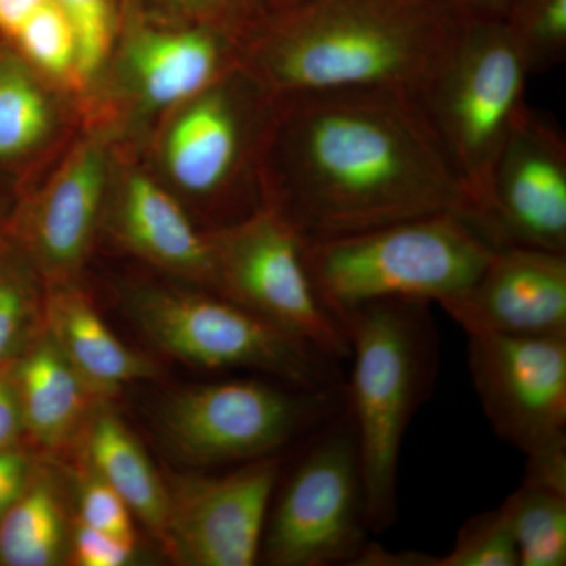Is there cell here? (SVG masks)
Returning a JSON list of instances; mask_svg holds the SVG:
<instances>
[{
  "label": "cell",
  "instance_id": "27",
  "mask_svg": "<svg viewBox=\"0 0 566 566\" xmlns=\"http://www.w3.org/2000/svg\"><path fill=\"white\" fill-rule=\"evenodd\" d=\"M69 17L77 40L76 73L88 80L106 59L112 43L111 0H54Z\"/></svg>",
  "mask_w": 566,
  "mask_h": 566
},
{
  "label": "cell",
  "instance_id": "22",
  "mask_svg": "<svg viewBox=\"0 0 566 566\" xmlns=\"http://www.w3.org/2000/svg\"><path fill=\"white\" fill-rule=\"evenodd\" d=\"M520 566L566 565V493L523 482L505 499Z\"/></svg>",
  "mask_w": 566,
  "mask_h": 566
},
{
  "label": "cell",
  "instance_id": "25",
  "mask_svg": "<svg viewBox=\"0 0 566 566\" xmlns=\"http://www.w3.org/2000/svg\"><path fill=\"white\" fill-rule=\"evenodd\" d=\"M434 566H520L504 506L469 520L458 532L450 553L436 557Z\"/></svg>",
  "mask_w": 566,
  "mask_h": 566
},
{
  "label": "cell",
  "instance_id": "15",
  "mask_svg": "<svg viewBox=\"0 0 566 566\" xmlns=\"http://www.w3.org/2000/svg\"><path fill=\"white\" fill-rule=\"evenodd\" d=\"M106 163L102 148L81 145L51 182L32 222L35 251L48 273L65 277L84 260L102 207Z\"/></svg>",
  "mask_w": 566,
  "mask_h": 566
},
{
  "label": "cell",
  "instance_id": "9",
  "mask_svg": "<svg viewBox=\"0 0 566 566\" xmlns=\"http://www.w3.org/2000/svg\"><path fill=\"white\" fill-rule=\"evenodd\" d=\"M468 353L488 420L527 457L524 482L566 493V337L475 334Z\"/></svg>",
  "mask_w": 566,
  "mask_h": 566
},
{
  "label": "cell",
  "instance_id": "21",
  "mask_svg": "<svg viewBox=\"0 0 566 566\" xmlns=\"http://www.w3.org/2000/svg\"><path fill=\"white\" fill-rule=\"evenodd\" d=\"M61 499L46 480H35L0 520V560L10 566L57 565L65 551Z\"/></svg>",
  "mask_w": 566,
  "mask_h": 566
},
{
  "label": "cell",
  "instance_id": "4",
  "mask_svg": "<svg viewBox=\"0 0 566 566\" xmlns=\"http://www.w3.org/2000/svg\"><path fill=\"white\" fill-rule=\"evenodd\" d=\"M427 305L382 301L340 318L353 359L346 412L359 449L370 532L397 520L401 444L433 371Z\"/></svg>",
  "mask_w": 566,
  "mask_h": 566
},
{
  "label": "cell",
  "instance_id": "11",
  "mask_svg": "<svg viewBox=\"0 0 566 566\" xmlns=\"http://www.w3.org/2000/svg\"><path fill=\"white\" fill-rule=\"evenodd\" d=\"M274 457L249 461L232 474L182 476L169 491L166 546L197 566H251L277 486Z\"/></svg>",
  "mask_w": 566,
  "mask_h": 566
},
{
  "label": "cell",
  "instance_id": "3",
  "mask_svg": "<svg viewBox=\"0 0 566 566\" xmlns=\"http://www.w3.org/2000/svg\"><path fill=\"white\" fill-rule=\"evenodd\" d=\"M497 245L455 212L305 241V263L327 311L342 316L382 301L438 303L463 294Z\"/></svg>",
  "mask_w": 566,
  "mask_h": 566
},
{
  "label": "cell",
  "instance_id": "30",
  "mask_svg": "<svg viewBox=\"0 0 566 566\" xmlns=\"http://www.w3.org/2000/svg\"><path fill=\"white\" fill-rule=\"evenodd\" d=\"M31 315L28 294L17 282L0 279V364L18 345Z\"/></svg>",
  "mask_w": 566,
  "mask_h": 566
},
{
  "label": "cell",
  "instance_id": "32",
  "mask_svg": "<svg viewBox=\"0 0 566 566\" xmlns=\"http://www.w3.org/2000/svg\"><path fill=\"white\" fill-rule=\"evenodd\" d=\"M22 430L24 420L17 381L7 374H0V452L13 449Z\"/></svg>",
  "mask_w": 566,
  "mask_h": 566
},
{
  "label": "cell",
  "instance_id": "31",
  "mask_svg": "<svg viewBox=\"0 0 566 566\" xmlns=\"http://www.w3.org/2000/svg\"><path fill=\"white\" fill-rule=\"evenodd\" d=\"M31 464L29 458L18 450L0 452V520L29 485Z\"/></svg>",
  "mask_w": 566,
  "mask_h": 566
},
{
  "label": "cell",
  "instance_id": "20",
  "mask_svg": "<svg viewBox=\"0 0 566 566\" xmlns=\"http://www.w3.org/2000/svg\"><path fill=\"white\" fill-rule=\"evenodd\" d=\"M92 469L153 534L166 542L169 491L136 436L114 412L102 411L88 430Z\"/></svg>",
  "mask_w": 566,
  "mask_h": 566
},
{
  "label": "cell",
  "instance_id": "13",
  "mask_svg": "<svg viewBox=\"0 0 566 566\" xmlns=\"http://www.w3.org/2000/svg\"><path fill=\"white\" fill-rule=\"evenodd\" d=\"M439 305L468 335L566 337V253L497 249L463 294Z\"/></svg>",
  "mask_w": 566,
  "mask_h": 566
},
{
  "label": "cell",
  "instance_id": "36",
  "mask_svg": "<svg viewBox=\"0 0 566 566\" xmlns=\"http://www.w3.org/2000/svg\"><path fill=\"white\" fill-rule=\"evenodd\" d=\"M277 2L283 9V7L294 6V3L303 2V0H277Z\"/></svg>",
  "mask_w": 566,
  "mask_h": 566
},
{
  "label": "cell",
  "instance_id": "18",
  "mask_svg": "<svg viewBox=\"0 0 566 566\" xmlns=\"http://www.w3.org/2000/svg\"><path fill=\"white\" fill-rule=\"evenodd\" d=\"M226 61L221 36L210 31L144 33L129 51L133 74L153 106L203 95L222 77Z\"/></svg>",
  "mask_w": 566,
  "mask_h": 566
},
{
  "label": "cell",
  "instance_id": "35",
  "mask_svg": "<svg viewBox=\"0 0 566 566\" xmlns=\"http://www.w3.org/2000/svg\"><path fill=\"white\" fill-rule=\"evenodd\" d=\"M186 9L203 13L223 14L237 7L238 0H174Z\"/></svg>",
  "mask_w": 566,
  "mask_h": 566
},
{
  "label": "cell",
  "instance_id": "8",
  "mask_svg": "<svg viewBox=\"0 0 566 566\" xmlns=\"http://www.w3.org/2000/svg\"><path fill=\"white\" fill-rule=\"evenodd\" d=\"M367 499L348 412L322 427L268 512L264 558L279 566L353 565L367 546Z\"/></svg>",
  "mask_w": 566,
  "mask_h": 566
},
{
  "label": "cell",
  "instance_id": "26",
  "mask_svg": "<svg viewBox=\"0 0 566 566\" xmlns=\"http://www.w3.org/2000/svg\"><path fill=\"white\" fill-rule=\"evenodd\" d=\"M14 36L24 54L46 73L62 76L76 69V33L54 0L36 10Z\"/></svg>",
  "mask_w": 566,
  "mask_h": 566
},
{
  "label": "cell",
  "instance_id": "23",
  "mask_svg": "<svg viewBox=\"0 0 566 566\" xmlns=\"http://www.w3.org/2000/svg\"><path fill=\"white\" fill-rule=\"evenodd\" d=\"M50 122V107L35 82L13 61L0 62V159L36 147Z\"/></svg>",
  "mask_w": 566,
  "mask_h": 566
},
{
  "label": "cell",
  "instance_id": "24",
  "mask_svg": "<svg viewBox=\"0 0 566 566\" xmlns=\"http://www.w3.org/2000/svg\"><path fill=\"white\" fill-rule=\"evenodd\" d=\"M502 22L528 74L564 65L566 0H512Z\"/></svg>",
  "mask_w": 566,
  "mask_h": 566
},
{
  "label": "cell",
  "instance_id": "28",
  "mask_svg": "<svg viewBox=\"0 0 566 566\" xmlns=\"http://www.w3.org/2000/svg\"><path fill=\"white\" fill-rule=\"evenodd\" d=\"M80 523L118 538L134 539L132 510L120 495L96 474L82 486Z\"/></svg>",
  "mask_w": 566,
  "mask_h": 566
},
{
  "label": "cell",
  "instance_id": "34",
  "mask_svg": "<svg viewBox=\"0 0 566 566\" xmlns=\"http://www.w3.org/2000/svg\"><path fill=\"white\" fill-rule=\"evenodd\" d=\"M50 0H0V31L17 35L24 22Z\"/></svg>",
  "mask_w": 566,
  "mask_h": 566
},
{
  "label": "cell",
  "instance_id": "2",
  "mask_svg": "<svg viewBox=\"0 0 566 566\" xmlns=\"http://www.w3.org/2000/svg\"><path fill=\"white\" fill-rule=\"evenodd\" d=\"M457 29L438 0H303L283 7L249 66L273 96L359 88L417 98Z\"/></svg>",
  "mask_w": 566,
  "mask_h": 566
},
{
  "label": "cell",
  "instance_id": "1",
  "mask_svg": "<svg viewBox=\"0 0 566 566\" xmlns=\"http://www.w3.org/2000/svg\"><path fill=\"white\" fill-rule=\"evenodd\" d=\"M274 99L264 207L305 241L439 212L483 230L415 96L357 88Z\"/></svg>",
  "mask_w": 566,
  "mask_h": 566
},
{
  "label": "cell",
  "instance_id": "33",
  "mask_svg": "<svg viewBox=\"0 0 566 566\" xmlns=\"http://www.w3.org/2000/svg\"><path fill=\"white\" fill-rule=\"evenodd\" d=\"M457 22L495 21L504 18L512 0H438Z\"/></svg>",
  "mask_w": 566,
  "mask_h": 566
},
{
  "label": "cell",
  "instance_id": "19",
  "mask_svg": "<svg viewBox=\"0 0 566 566\" xmlns=\"http://www.w3.org/2000/svg\"><path fill=\"white\" fill-rule=\"evenodd\" d=\"M14 381L25 430L51 450L69 441L95 397L50 334L24 357Z\"/></svg>",
  "mask_w": 566,
  "mask_h": 566
},
{
  "label": "cell",
  "instance_id": "5",
  "mask_svg": "<svg viewBox=\"0 0 566 566\" xmlns=\"http://www.w3.org/2000/svg\"><path fill=\"white\" fill-rule=\"evenodd\" d=\"M528 76L502 20L458 22L449 50L416 98L493 243L491 175L528 109Z\"/></svg>",
  "mask_w": 566,
  "mask_h": 566
},
{
  "label": "cell",
  "instance_id": "10",
  "mask_svg": "<svg viewBox=\"0 0 566 566\" xmlns=\"http://www.w3.org/2000/svg\"><path fill=\"white\" fill-rule=\"evenodd\" d=\"M214 286L233 303L277 324L329 359H349L344 326L316 293L305 240L273 208L210 234Z\"/></svg>",
  "mask_w": 566,
  "mask_h": 566
},
{
  "label": "cell",
  "instance_id": "6",
  "mask_svg": "<svg viewBox=\"0 0 566 566\" xmlns=\"http://www.w3.org/2000/svg\"><path fill=\"white\" fill-rule=\"evenodd\" d=\"M346 408L345 385L308 389L253 379L189 387L164 401L159 430L192 464L260 460Z\"/></svg>",
  "mask_w": 566,
  "mask_h": 566
},
{
  "label": "cell",
  "instance_id": "12",
  "mask_svg": "<svg viewBox=\"0 0 566 566\" xmlns=\"http://www.w3.org/2000/svg\"><path fill=\"white\" fill-rule=\"evenodd\" d=\"M490 227L497 248L566 253V142L531 107L491 175Z\"/></svg>",
  "mask_w": 566,
  "mask_h": 566
},
{
  "label": "cell",
  "instance_id": "29",
  "mask_svg": "<svg viewBox=\"0 0 566 566\" xmlns=\"http://www.w3.org/2000/svg\"><path fill=\"white\" fill-rule=\"evenodd\" d=\"M134 539L118 538L80 523L73 536V560L81 566H122L134 554Z\"/></svg>",
  "mask_w": 566,
  "mask_h": 566
},
{
  "label": "cell",
  "instance_id": "7",
  "mask_svg": "<svg viewBox=\"0 0 566 566\" xmlns=\"http://www.w3.org/2000/svg\"><path fill=\"white\" fill-rule=\"evenodd\" d=\"M132 314L153 344L193 367L259 370L308 389L344 386L335 360L229 297L147 290L134 294Z\"/></svg>",
  "mask_w": 566,
  "mask_h": 566
},
{
  "label": "cell",
  "instance_id": "14",
  "mask_svg": "<svg viewBox=\"0 0 566 566\" xmlns=\"http://www.w3.org/2000/svg\"><path fill=\"white\" fill-rule=\"evenodd\" d=\"M248 104L233 85H214L175 122L167 136L166 163L185 191L218 199L233 188L249 151Z\"/></svg>",
  "mask_w": 566,
  "mask_h": 566
},
{
  "label": "cell",
  "instance_id": "17",
  "mask_svg": "<svg viewBox=\"0 0 566 566\" xmlns=\"http://www.w3.org/2000/svg\"><path fill=\"white\" fill-rule=\"evenodd\" d=\"M122 234L145 259L214 285V253L210 234L197 232L170 193L145 175L126 185L122 205Z\"/></svg>",
  "mask_w": 566,
  "mask_h": 566
},
{
  "label": "cell",
  "instance_id": "16",
  "mask_svg": "<svg viewBox=\"0 0 566 566\" xmlns=\"http://www.w3.org/2000/svg\"><path fill=\"white\" fill-rule=\"evenodd\" d=\"M44 315L46 333L95 397L156 375L153 364L123 345L77 290L52 292Z\"/></svg>",
  "mask_w": 566,
  "mask_h": 566
}]
</instances>
